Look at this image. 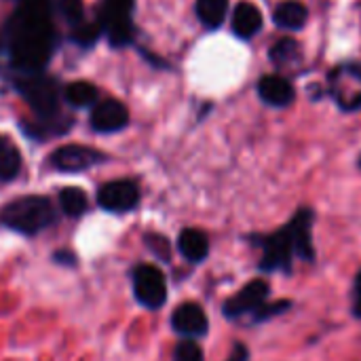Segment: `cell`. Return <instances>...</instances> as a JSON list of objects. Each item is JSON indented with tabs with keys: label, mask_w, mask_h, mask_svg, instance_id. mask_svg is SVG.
Here are the masks:
<instances>
[{
	"label": "cell",
	"mask_w": 361,
	"mask_h": 361,
	"mask_svg": "<svg viewBox=\"0 0 361 361\" xmlns=\"http://www.w3.org/2000/svg\"><path fill=\"white\" fill-rule=\"evenodd\" d=\"M311 222H313V212L300 209L283 228L292 241L296 256H300L305 262H311L315 258V250H313V241H311Z\"/></svg>",
	"instance_id": "11"
},
{
	"label": "cell",
	"mask_w": 361,
	"mask_h": 361,
	"mask_svg": "<svg viewBox=\"0 0 361 361\" xmlns=\"http://www.w3.org/2000/svg\"><path fill=\"white\" fill-rule=\"evenodd\" d=\"M59 11L72 25H78L85 19V8L80 0H59Z\"/></svg>",
	"instance_id": "24"
},
{
	"label": "cell",
	"mask_w": 361,
	"mask_h": 361,
	"mask_svg": "<svg viewBox=\"0 0 361 361\" xmlns=\"http://www.w3.org/2000/svg\"><path fill=\"white\" fill-rule=\"evenodd\" d=\"M21 169V154L8 137H0V182H11Z\"/></svg>",
	"instance_id": "17"
},
{
	"label": "cell",
	"mask_w": 361,
	"mask_h": 361,
	"mask_svg": "<svg viewBox=\"0 0 361 361\" xmlns=\"http://www.w3.org/2000/svg\"><path fill=\"white\" fill-rule=\"evenodd\" d=\"M353 311H355V315L361 317V273L357 275V279H355V300H353Z\"/></svg>",
	"instance_id": "29"
},
{
	"label": "cell",
	"mask_w": 361,
	"mask_h": 361,
	"mask_svg": "<svg viewBox=\"0 0 361 361\" xmlns=\"http://www.w3.org/2000/svg\"><path fill=\"white\" fill-rule=\"evenodd\" d=\"M298 51V42L292 40V38H281L279 42L273 44L271 49V59L275 63H286L288 59H292Z\"/></svg>",
	"instance_id": "21"
},
{
	"label": "cell",
	"mask_w": 361,
	"mask_h": 361,
	"mask_svg": "<svg viewBox=\"0 0 361 361\" xmlns=\"http://www.w3.org/2000/svg\"><path fill=\"white\" fill-rule=\"evenodd\" d=\"M146 243L150 247V252L161 258L163 262H169L171 260V250H169V241L161 235H146Z\"/></svg>",
	"instance_id": "25"
},
{
	"label": "cell",
	"mask_w": 361,
	"mask_h": 361,
	"mask_svg": "<svg viewBox=\"0 0 361 361\" xmlns=\"http://www.w3.org/2000/svg\"><path fill=\"white\" fill-rule=\"evenodd\" d=\"M247 357H250L247 349H245L243 345H235V349H233V353H231L228 361H247Z\"/></svg>",
	"instance_id": "28"
},
{
	"label": "cell",
	"mask_w": 361,
	"mask_h": 361,
	"mask_svg": "<svg viewBox=\"0 0 361 361\" xmlns=\"http://www.w3.org/2000/svg\"><path fill=\"white\" fill-rule=\"evenodd\" d=\"M19 91L25 97V102L32 106V110L40 116V118H57V102H59V93H57V85L40 74H32L23 80H19Z\"/></svg>",
	"instance_id": "4"
},
{
	"label": "cell",
	"mask_w": 361,
	"mask_h": 361,
	"mask_svg": "<svg viewBox=\"0 0 361 361\" xmlns=\"http://www.w3.org/2000/svg\"><path fill=\"white\" fill-rule=\"evenodd\" d=\"M133 294L137 302L150 311H157L167 300L165 275L152 264H140L133 271Z\"/></svg>",
	"instance_id": "5"
},
{
	"label": "cell",
	"mask_w": 361,
	"mask_h": 361,
	"mask_svg": "<svg viewBox=\"0 0 361 361\" xmlns=\"http://www.w3.org/2000/svg\"><path fill=\"white\" fill-rule=\"evenodd\" d=\"M59 205L66 216L78 218L87 212V197L80 188H63L59 192Z\"/></svg>",
	"instance_id": "20"
},
{
	"label": "cell",
	"mask_w": 361,
	"mask_h": 361,
	"mask_svg": "<svg viewBox=\"0 0 361 361\" xmlns=\"http://www.w3.org/2000/svg\"><path fill=\"white\" fill-rule=\"evenodd\" d=\"M171 326L178 334L182 336H188V338H197V336H203L207 332V315L205 311L195 305V302H186V305H180L173 315H171Z\"/></svg>",
	"instance_id": "12"
},
{
	"label": "cell",
	"mask_w": 361,
	"mask_h": 361,
	"mask_svg": "<svg viewBox=\"0 0 361 361\" xmlns=\"http://www.w3.org/2000/svg\"><path fill=\"white\" fill-rule=\"evenodd\" d=\"M66 99H68V104H72L76 108L93 106L97 102V87L91 82H85V80H76L66 87Z\"/></svg>",
	"instance_id": "19"
},
{
	"label": "cell",
	"mask_w": 361,
	"mask_h": 361,
	"mask_svg": "<svg viewBox=\"0 0 361 361\" xmlns=\"http://www.w3.org/2000/svg\"><path fill=\"white\" fill-rule=\"evenodd\" d=\"M97 203L112 214H127L140 203V190L131 180L108 182L97 192Z\"/></svg>",
	"instance_id": "6"
},
{
	"label": "cell",
	"mask_w": 361,
	"mask_h": 361,
	"mask_svg": "<svg viewBox=\"0 0 361 361\" xmlns=\"http://www.w3.org/2000/svg\"><path fill=\"white\" fill-rule=\"evenodd\" d=\"M228 0H197V15L203 25L218 27L226 19Z\"/></svg>",
	"instance_id": "18"
},
{
	"label": "cell",
	"mask_w": 361,
	"mask_h": 361,
	"mask_svg": "<svg viewBox=\"0 0 361 361\" xmlns=\"http://www.w3.org/2000/svg\"><path fill=\"white\" fill-rule=\"evenodd\" d=\"M273 19L283 30H300L309 19V11L298 0H283L277 4Z\"/></svg>",
	"instance_id": "16"
},
{
	"label": "cell",
	"mask_w": 361,
	"mask_h": 361,
	"mask_svg": "<svg viewBox=\"0 0 361 361\" xmlns=\"http://www.w3.org/2000/svg\"><path fill=\"white\" fill-rule=\"evenodd\" d=\"M99 34H102V25L99 23H85L82 21V23L74 25V40L78 44H82V47L93 44L99 38Z\"/></svg>",
	"instance_id": "22"
},
{
	"label": "cell",
	"mask_w": 361,
	"mask_h": 361,
	"mask_svg": "<svg viewBox=\"0 0 361 361\" xmlns=\"http://www.w3.org/2000/svg\"><path fill=\"white\" fill-rule=\"evenodd\" d=\"M0 220L21 235H36L55 222V209L44 197H21L2 209Z\"/></svg>",
	"instance_id": "2"
},
{
	"label": "cell",
	"mask_w": 361,
	"mask_h": 361,
	"mask_svg": "<svg viewBox=\"0 0 361 361\" xmlns=\"http://www.w3.org/2000/svg\"><path fill=\"white\" fill-rule=\"evenodd\" d=\"M131 11H133V0H104L99 13V25L102 32L108 34L114 47L129 44L133 38Z\"/></svg>",
	"instance_id": "3"
},
{
	"label": "cell",
	"mask_w": 361,
	"mask_h": 361,
	"mask_svg": "<svg viewBox=\"0 0 361 361\" xmlns=\"http://www.w3.org/2000/svg\"><path fill=\"white\" fill-rule=\"evenodd\" d=\"M258 95L262 102L275 108H286L294 102V87L279 74H267L258 80Z\"/></svg>",
	"instance_id": "13"
},
{
	"label": "cell",
	"mask_w": 361,
	"mask_h": 361,
	"mask_svg": "<svg viewBox=\"0 0 361 361\" xmlns=\"http://www.w3.org/2000/svg\"><path fill=\"white\" fill-rule=\"evenodd\" d=\"M290 307V302H275V305H271V307H260L258 311H256V319L258 322H262V319H269L271 315H277V313H283V309H288Z\"/></svg>",
	"instance_id": "26"
},
{
	"label": "cell",
	"mask_w": 361,
	"mask_h": 361,
	"mask_svg": "<svg viewBox=\"0 0 361 361\" xmlns=\"http://www.w3.org/2000/svg\"><path fill=\"white\" fill-rule=\"evenodd\" d=\"M178 247H180V254L190 260V262H201L207 258L209 254V239L203 231L199 228H186L180 233V239H178Z\"/></svg>",
	"instance_id": "15"
},
{
	"label": "cell",
	"mask_w": 361,
	"mask_h": 361,
	"mask_svg": "<svg viewBox=\"0 0 361 361\" xmlns=\"http://www.w3.org/2000/svg\"><path fill=\"white\" fill-rule=\"evenodd\" d=\"M262 27V13L252 2H239L233 13V32L239 38H252Z\"/></svg>",
	"instance_id": "14"
},
{
	"label": "cell",
	"mask_w": 361,
	"mask_h": 361,
	"mask_svg": "<svg viewBox=\"0 0 361 361\" xmlns=\"http://www.w3.org/2000/svg\"><path fill=\"white\" fill-rule=\"evenodd\" d=\"M8 49L13 61L23 70L42 68L53 51V23L49 0H23L8 27Z\"/></svg>",
	"instance_id": "1"
},
{
	"label": "cell",
	"mask_w": 361,
	"mask_h": 361,
	"mask_svg": "<svg viewBox=\"0 0 361 361\" xmlns=\"http://www.w3.org/2000/svg\"><path fill=\"white\" fill-rule=\"evenodd\" d=\"M102 161H104L102 152L87 148V146H78V144L61 146L51 157V165L59 171H85Z\"/></svg>",
	"instance_id": "8"
},
{
	"label": "cell",
	"mask_w": 361,
	"mask_h": 361,
	"mask_svg": "<svg viewBox=\"0 0 361 361\" xmlns=\"http://www.w3.org/2000/svg\"><path fill=\"white\" fill-rule=\"evenodd\" d=\"M173 361H203V351L195 341H182L176 347Z\"/></svg>",
	"instance_id": "23"
},
{
	"label": "cell",
	"mask_w": 361,
	"mask_h": 361,
	"mask_svg": "<svg viewBox=\"0 0 361 361\" xmlns=\"http://www.w3.org/2000/svg\"><path fill=\"white\" fill-rule=\"evenodd\" d=\"M53 260L59 262V264H70V267L76 264V258H74V254H70V252H55V254H53Z\"/></svg>",
	"instance_id": "27"
},
{
	"label": "cell",
	"mask_w": 361,
	"mask_h": 361,
	"mask_svg": "<svg viewBox=\"0 0 361 361\" xmlns=\"http://www.w3.org/2000/svg\"><path fill=\"white\" fill-rule=\"evenodd\" d=\"M269 292H271V288H269V283L264 279L250 281L245 288L239 290V294H235L231 300L224 302V315L231 317V319H235V317H241L245 313L258 311L264 305Z\"/></svg>",
	"instance_id": "7"
},
{
	"label": "cell",
	"mask_w": 361,
	"mask_h": 361,
	"mask_svg": "<svg viewBox=\"0 0 361 361\" xmlns=\"http://www.w3.org/2000/svg\"><path fill=\"white\" fill-rule=\"evenodd\" d=\"M127 123H129V112L125 104H121L118 99H104L95 104L91 112V127L99 133L121 131L123 127H127Z\"/></svg>",
	"instance_id": "10"
},
{
	"label": "cell",
	"mask_w": 361,
	"mask_h": 361,
	"mask_svg": "<svg viewBox=\"0 0 361 361\" xmlns=\"http://www.w3.org/2000/svg\"><path fill=\"white\" fill-rule=\"evenodd\" d=\"M292 241L286 231H277L262 239V262L260 269L264 271H283L292 262Z\"/></svg>",
	"instance_id": "9"
}]
</instances>
